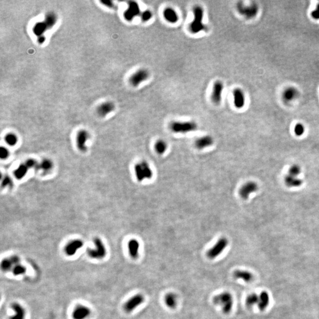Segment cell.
<instances>
[{"label": "cell", "mask_w": 319, "mask_h": 319, "mask_svg": "<svg viewBox=\"0 0 319 319\" xmlns=\"http://www.w3.org/2000/svg\"><path fill=\"white\" fill-rule=\"evenodd\" d=\"M213 303L216 305H219L225 314H229L232 310L233 305V299L232 294L229 292H223L217 294L213 298Z\"/></svg>", "instance_id": "cell-1"}, {"label": "cell", "mask_w": 319, "mask_h": 319, "mask_svg": "<svg viewBox=\"0 0 319 319\" xmlns=\"http://www.w3.org/2000/svg\"><path fill=\"white\" fill-rule=\"evenodd\" d=\"M134 171L138 181L150 179L153 176V172L148 162L143 161L135 164Z\"/></svg>", "instance_id": "cell-2"}, {"label": "cell", "mask_w": 319, "mask_h": 319, "mask_svg": "<svg viewBox=\"0 0 319 319\" xmlns=\"http://www.w3.org/2000/svg\"><path fill=\"white\" fill-rule=\"evenodd\" d=\"M193 14L194 20L190 25V30L191 33L196 34L205 29V26L203 23V8L200 6H195L193 8Z\"/></svg>", "instance_id": "cell-3"}, {"label": "cell", "mask_w": 319, "mask_h": 319, "mask_svg": "<svg viewBox=\"0 0 319 319\" xmlns=\"http://www.w3.org/2000/svg\"><path fill=\"white\" fill-rule=\"evenodd\" d=\"M170 128L174 133H188L196 130L197 125L195 122L193 121H175L171 123Z\"/></svg>", "instance_id": "cell-4"}, {"label": "cell", "mask_w": 319, "mask_h": 319, "mask_svg": "<svg viewBox=\"0 0 319 319\" xmlns=\"http://www.w3.org/2000/svg\"><path fill=\"white\" fill-rule=\"evenodd\" d=\"M229 244L227 238L222 237L218 239L216 243L207 252V256L209 259L213 260L221 255L224 251Z\"/></svg>", "instance_id": "cell-5"}, {"label": "cell", "mask_w": 319, "mask_h": 319, "mask_svg": "<svg viewBox=\"0 0 319 319\" xmlns=\"http://www.w3.org/2000/svg\"><path fill=\"white\" fill-rule=\"evenodd\" d=\"M94 244L95 245V249H88V255L93 259L101 260L104 258L106 254V250L102 241L99 238H95L94 239Z\"/></svg>", "instance_id": "cell-6"}, {"label": "cell", "mask_w": 319, "mask_h": 319, "mask_svg": "<svg viewBox=\"0 0 319 319\" xmlns=\"http://www.w3.org/2000/svg\"><path fill=\"white\" fill-rule=\"evenodd\" d=\"M145 300L144 296L141 294H137L130 298L124 306V308L127 313H131L138 307Z\"/></svg>", "instance_id": "cell-7"}, {"label": "cell", "mask_w": 319, "mask_h": 319, "mask_svg": "<svg viewBox=\"0 0 319 319\" xmlns=\"http://www.w3.org/2000/svg\"><path fill=\"white\" fill-rule=\"evenodd\" d=\"M150 76L149 72L145 69H141L137 71L129 78V83L133 87H138L139 84L145 81Z\"/></svg>", "instance_id": "cell-8"}, {"label": "cell", "mask_w": 319, "mask_h": 319, "mask_svg": "<svg viewBox=\"0 0 319 319\" xmlns=\"http://www.w3.org/2000/svg\"><path fill=\"white\" fill-rule=\"evenodd\" d=\"M258 186L254 181H248L242 186L239 190V195L243 199H247L250 195L258 190Z\"/></svg>", "instance_id": "cell-9"}, {"label": "cell", "mask_w": 319, "mask_h": 319, "mask_svg": "<svg viewBox=\"0 0 319 319\" xmlns=\"http://www.w3.org/2000/svg\"><path fill=\"white\" fill-rule=\"evenodd\" d=\"M139 12L140 10L138 4L135 1H129L128 8L124 12V16L127 21H131L133 20L134 18L139 15Z\"/></svg>", "instance_id": "cell-10"}, {"label": "cell", "mask_w": 319, "mask_h": 319, "mask_svg": "<svg viewBox=\"0 0 319 319\" xmlns=\"http://www.w3.org/2000/svg\"><path fill=\"white\" fill-rule=\"evenodd\" d=\"M223 89V85L221 81H216L214 83L213 91L211 96V99L215 104L218 105L221 103L222 93Z\"/></svg>", "instance_id": "cell-11"}, {"label": "cell", "mask_w": 319, "mask_h": 319, "mask_svg": "<svg viewBox=\"0 0 319 319\" xmlns=\"http://www.w3.org/2000/svg\"><path fill=\"white\" fill-rule=\"evenodd\" d=\"M89 138V134L85 130H81L79 131L77 135L76 143L77 147L80 151L85 152L87 150V142Z\"/></svg>", "instance_id": "cell-12"}, {"label": "cell", "mask_w": 319, "mask_h": 319, "mask_svg": "<svg viewBox=\"0 0 319 319\" xmlns=\"http://www.w3.org/2000/svg\"><path fill=\"white\" fill-rule=\"evenodd\" d=\"M83 246V242L81 240L76 239L72 241L65 246V253L68 256H73L75 254L77 251L82 248Z\"/></svg>", "instance_id": "cell-13"}, {"label": "cell", "mask_w": 319, "mask_h": 319, "mask_svg": "<svg viewBox=\"0 0 319 319\" xmlns=\"http://www.w3.org/2000/svg\"><path fill=\"white\" fill-rule=\"evenodd\" d=\"M91 314V310L89 308L79 306L74 310L72 313V318L73 319H86Z\"/></svg>", "instance_id": "cell-14"}, {"label": "cell", "mask_w": 319, "mask_h": 319, "mask_svg": "<svg viewBox=\"0 0 319 319\" xmlns=\"http://www.w3.org/2000/svg\"><path fill=\"white\" fill-rule=\"evenodd\" d=\"M213 144V139L211 136L205 135L196 139L195 141V146L197 149L202 150L205 148L209 147Z\"/></svg>", "instance_id": "cell-15"}, {"label": "cell", "mask_w": 319, "mask_h": 319, "mask_svg": "<svg viewBox=\"0 0 319 319\" xmlns=\"http://www.w3.org/2000/svg\"><path fill=\"white\" fill-rule=\"evenodd\" d=\"M270 298L268 293L266 291H262L259 294V299L257 304L258 307L260 310H265L270 304Z\"/></svg>", "instance_id": "cell-16"}, {"label": "cell", "mask_w": 319, "mask_h": 319, "mask_svg": "<svg viewBox=\"0 0 319 319\" xmlns=\"http://www.w3.org/2000/svg\"><path fill=\"white\" fill-rule=\"evenodd\" d=\"M20 259L17 256H12L10 258L4 259L2 261L1 264V269L4 271H8L12 268L13 265H17Z\"/></svg>", "instance_id": "cell-17"}, {"label": "cell", "mask_w": 319, "mask_h": 319, "mask_svg": "<svg viewBox=\"0 0 319 319\" xmlns=\"http://www.w3.org/2000/svg\"><path fill=\"white\" fill-rule=\"evenodd\" d=\"M114 104L110 102H106L98 106L97 112L99 116L104 117L114 110Z\"/></svg>", "instance_id": "cell-18"}, {"label": "cell", "mask_w": 319, "mask_h": 319, "mask_svg": "<svg viewBox=\"0 0 319 319\" xmlns=\"http://www.w3.org/2000/svg\"><path fill=\"white\" fill-rule=\"evenodd\" d=\"M139 242L135 239H132L129 241L128 246L129 255L132 258L136 259L138 258L139 254Z\"/></svg>", "instance_id": "cell-19"}, {"label": "cell", "mask_w": 319, "mask_h": 319, "mask_svg": "<svg viewBox=\"0 0 319 319\" xmlns=\"http://www.w3.org/2000/svg\"><path fill=\"white\" fill-rule=\"evenodd\" d=\"M233 277L236 279H242L246 283L251 282L254 279L252 273L246 270H237L235 271L233 273Z\"/></svg>", "instance_id": "cell-20"}, {"label": "cell", "mask_w": 319, "mask_h": 319, "mask_svg": "<svg viewBox=\"0 0 319 319\" xmlns=\"http://www.w3.org/2000/svg\"><path fill=\"white\" fill-rule=\"evenodd\" d=\"M163 16L164 18L171 23H175L179 20L177 12L173 8L170 7H167L164 10Z\"/></svg>", "instance_id": "cell-21"}, {"label": "cell", "mask_w": 319, "mask_h": 319, "mask_svg": "<svg viewBox=\"0 0 319 319\" xmlns=\"http://www.w3.org/2000/svg\"><path fill=\"white\" fill-rule=\"evenodd\" d=\"M284 181L285 185L290 187H297L302 186L303 181L298 177H294L287 174L285 177Z\"/></svg>", "instance_id": "cell-22"}, {"label": "cell", "mask_w": 319, "mask_h": 319, "mask_svg": "<svg viewBox=\"0 0 319 319\" xmlns=\"http://www.w3.org/2000/svg\"><path fill=\"white\" fill-rule=\"evenodd\" d=\"M12 308L15 312V315L12 316L10 319H24L26 316L25 310L20 304L14 303Z\"/></svg>", "instance_id": "cell-23"}, {"label": "cell", "mask_w": 319, "mask_h": 319, "mask_svg": "<svg viewBox=\"0 0 319 319\" xmlns=\"http://www.w3.org/2000/svg\"><path fill=\"white\" fill-rule=\"evenodd\" d=\"M234 95V103L237 108H241L244 105V96L243 92L241 90L237 89L233 92Z\"/></svg>", "instance_id": "cell-24"}, {"label": "cell", "mask_w": 319, "mask_h": 319, "mask_svg": "<svg viewBox=\"0 0 319 319\" xmlns=\"http://www.w3.org/2000/svg\"><path fill=\"white\" fill-rule=\"evenodd\" d=\"M177 296L173 293H168L164 297V302L166 306L170 308H175L177 306Z\"/></svg>", "instance_id": "cell-25"}, {"label": "cell", "mask_w": 319, "mask_h": 319, "mask_svg": "<svg viewBox=\"0 0 319 319\" xmlns=\"http://www.w3.org/2000/svg\"><path fill=\"white\" fill-rule=\"evenodd\" d=\"M47 29H48V28L45 21L38 22L34 26L33 28V31L35 35L39 37L41 35H43Z\"/></svg>", "instance_id": "cell-26"}, {"label": "cell", "mask_w": 319, "mask_h": 319, "mask_svg": "<svg viewBox=\"0 0 319 319\" xmlns=\"http://www.w3.org/2000/svg\"><path fill=\"white\" fill-rule=\"evenodd\" d=\"M28 167L24 164H20L17 169L14 172V174L16 179L18 180H21L26 175L28 171Z\"/></svg>", "instance_id": "cell-27"}, {"label": "cell", "mask_w": 319, "mask_h": 319, "mask_svg": "<svg viewBox=\"0 0 319 319\" xmlns=\"http://www.w3.org/2000/svg\"><path fill=\"white\" fill-rule=\"evenodd\" d=\"M57 20V16L53 12H49L47 13L45 16V23L46 24L48 29H51L56 23Z\"/></svg>", "instance_id": "cell-28"}, {"label": "cell", "mask_w": 319, "mask_h": 319, "mask_svg": "<svg viewBox=\"0 0 319 319\" xmlns=\"http://www.w3.org/2000/svg\"><path fill=\"white\" fill-rule=\"evenodd\" d=\"M167 144L162 139L158 140L154 145L155 150L158 154H164L167 149Z\"/></svg>", "instance_id": "cell-29"}, {"label": "cell", "mask_w": 319, "mask_h": 319, "mask_svg": "<svg viewBox=\"0 0 319 319\" xmlns=\"http://www.w3.org/2000/svg\"><path fill=\"white\" fill-rule=\"evenodd\" d=\"M259 299V295L252 293L248 296L246 298V304L248 307H252L255 304H258Z\"/></svg>", "instance_id": "cell-30"}, {"label": "cell", "mask_w": 319, "mask_h": 319, "mask_svg": "<svg viewBox=\"0 0 319 319\" xmlns=\"http://www.w3.org/2000/svg\"><path fill=\"white\" fill-rule=\"evenodd\" d=\"M53 162L52 161H50V160H44L43 161H42L40 164H39L37 166V167H39V168L41 169L43 171H45V172H48L49 171H50L52 170V168L53 167Z\"/></svg>", "instance_id": "cell-31"}, {"label": "cell", "mask_w": 319, "mask_h": 319, "mask_svg": "<svg viewBox=\"0 0 319 319\" xmlns=\"http://www.w3.org/2000/svg\"><path fill=\"white\" fill-rule=\"evenodd\" d=\"M6 143L10 146L16 145L17 143V137L14 134L10 133L7 134L4 138Z\"/></svg>", "instance_id": "cell-32"}, {"label": "cell", "mask_w": 319, "mask_h": 319, "mask_svg": "<svg viewBox=\"0 0 319 319\" xmlns=\"http://www.w3.org/2000/svg\"><path fill=\"white\" fill-rule=\"evenodd\" d=\"M301 167L297 164H294L292 166L290 167L289 170V174L290 176H294V177H298V175L301 173Z\"/></svg>", "instance_id": "cell-33"}, {"label": "cell", "mask_w": 319, "mask_h": 319, "mask_svg": "<svg viewBox=\"0 0 319 319\" xmlns=\"http://www.w3.org/2000/svg\"><path fill=\"white\" fill-rule=\"evenodd\" d=\"M12 271L13 274L17 276L25 274L26 272V268L20 264H17L13 267Z\"/></svg>", "instance_id": "cell-34"}, {"label": "cell", "mask_w": 319, "mask_h": 319, "mask_svg": "<svg viewBox=\"0 0 319 319\" xmlns=\"http://www.w3.org/2000/svg\"><path fill=\"white\" fill-rule=\"evenodd\" d=\"M152 16V12L150 10H146L141 14V19L144 22L148 21L151 19Z\"/></svg>", "instance_id": "cell-35"}, {"label": "cell", "mask_w": 319, "mask_h": 319, "mask_svg": "<svg viewBox=\"0 0 319 319\" xmlns=\"http://www.w3.org/2000/svg\"><path fill=\"white\" fill-rule=\"evenodd\" d=\"M12 179L8 176H4V177L2 180V183H1L2 188L5 187L6 186H12Z\"/></svg>", "instance_id": "cell-36"}, {"label": "cell", "mask_w": 319, "mask_h": 319, "mask_svg": "<svg viewBox=\"0 0 319 319\" xmlns=\"http://www.w3.org/2000/svg\"><path fill=\"white\" fill-rule=\"evenodd\" d=\"M9 156L8 150L4 147H1L0 148V158L2 160L6 159Z\"/></svg>", "instance_id": "cell-37"}, {"label": "cell", "mask_w": 319, "mask_h": 319, "mask_svg": "<svg viewBox=\"0 0 319 319\" xmlns=\"http://www.w3.org/2000/svg\"><path fill=\"white\" fill-rule=\"evenodd\" d=\"M294 131L297 135L300 136L304 134V128L302 124H297L295 127Z\"/></svg>", "instance_id": "cell-38"}, {"label": "cell", "mask_w": 319, "mask_h": 319, "mask_svg": "<svg viewBox=\"0 0 319 319\" xmlns=\"http://www.w3.org/2000/svg\"><path fill=\"white\" fill-rule=\"evenodd\" d=\"M25 164L29 168L37 167V166H38L37 164V162H35V160L33 159H29V160H27V162H25Z\"/></svg>", "instance_id": "cell-39"}, {"label": "cell", "mask_w": 319, "mask_h": 319, "mask_svg": "<svg viewBox=\"0 0 319 319\" xmlns=\"http://www.w3.org/2000/svg\"><path fill=\"white\" fill-rule=\"evenodd\" d=\"M101 2L104 4L105 6H107L108 7H112L114 4L112 3V2L111 1H101Z\"/></svg>", "instance_id": "cell-40"}, {"label": "cell", "mask_w": 319, "mask_h": 319, "mask_svg": "<svg viewBox=\"0 0 319 319\" xmlns=\"http://www.w3.org/2000/svg\"><path fill=\"white\" fill-rule=\"evenodd\" d=\"M37 41L38 42L40 43V44H43L45 40H46V37L43 35H41L39 37H37Z\"/></svg>", "instance_id": "cell-41"}]
</instances>
